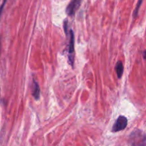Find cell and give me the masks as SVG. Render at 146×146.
<instances>
[{"label":"cell","mask_w":146,"mask_h":146,"mask_svg":"<svg viewBox=\"0 0 146 146\" xmlns=\"http://www.w3.org/2000/svg\"><path fill=\"white\" fill-rule=\"evenodd\" d=\"M0 49H1V41H0Z\"/></svg>","instance_id":"30bf717a"},{"label":"cell","mask_w":146,"mask_h":146,"mask_svg":"<svg viewBox=\"0 0 146 146\" xmlns=\"http://www.w3.org/2000/svg\"><path fill=\"white\" fill-rule=\"evenodd\" d=\"M33 84H34V89H33V96H34V99L38 100L40 98V87L38 86V83L35 81L33 80Z\"/></svg>","instance_id":"5b68a950"},{"label":"cell","mask_w":146,"mask_h":146,"mask_svg":"<svg viewBox=\"0 0 146 146\" xmlns=\"http://www.w3.org/2000/svg\"><path fill=\"white\" fill-rule=\"evenodd\" d=\"M143 56H144V58H146V51H145V52H144Z\"/></svg>","instance_id":"9c48e42d"},{"label":"cell","mask_w":146,"mask_h":146,"mask_svg":"<svg viewBox=\"0 0 146 146\" xmlns=\"http://www.w3.org/2000/svg\"><path fill=\"white\" fill-rule=\"evenodd\" d=\"M127 125H128V119L125 116L121 115L118 117L115 124L113 126L112 131L113 132H118V131H123L126 128Z\"/></svg>","instance_id":"7a4b0ae2"},{"label":"cell","mask_w":146,"mask_h":146,"mask_svg":"<svg viewBox=\"0 0 146 146\" xmlns=\"http://www.w3.org/2000/svg\"><path fill=\"white\" fill-rule=\"evenodd\" d=\"M142 1H143V0H139V1H138V4H137L136 7H135V11H134V13H133L134 18H135V17L138 16V11H139V9H140V7H141V4H142Z\"/></svg>","instance_id":"52a82bcc"},{"label":"cell","mask_w":146,"mask_h":146,"mask_svg":"<svg viewBox=\"0 0 146 146\" xmlns=\"http://www.w3.org/2000/svg\"><path fill=\"white\" fill-rule=\"evenodd\" d=\"M74 52V34L72 30H70V39L68 43V60L70 61V64L71 65H74V58L73 56V54Z\"/></svg>","instance_id":"277c9868"},{"label":"cell","mask_w":146,"mask_h":146,"mask_svg":"<svg viewBox=\"0 0 146 146\" xmlns=\"http://www.w3.org/2000/svg\"><path fill=\"white\" fill-rule=\"evenodd\" d=\"M6 2H7V0H4L2 4H1V7H0V17H1V13H2L3 9H4V5H5Z\"/></svg>","instance_id":"ba28073f"},{"label":"cell","mask_w":146,"mask_h":146,"mask_svg":"<svg viewBox=\"0 0 146 146\" xmlns=\"http://www.w3.org/2000/svg\"><path fill=\"white\" fill-rule=\"evenodd\" d=\"M128 142L131 146H146V133L135 129L130 134Z\"/></svg>","instance_id":"6da1fadb"},{"label":"cell","mask_w":146,"mask_h":146,"mask_svg":"<svg viewBox=\"0 0 146 146\" xmlns=\"http://www.w3.org/2000/svg\"><path fill=\"white\" fill-rule=\"evenodd\" d=\"M123 65L122 62L121 61H118L117 63L116 66H115V70H116L117 75H118V78H121L123 75Z\"/></svg>","instance_id":"8992f818"},{"label":"cell","mask_w":146,"mask_h":146,"mask_svg":"<svg viewBox=\"0 0 146 146\" xmlns=\"http://www.w3.org/2000/svg\"><path fill=\"white\" fill-rule=\"evenodd\" d=\"M81 1H82V0H71L69 4L67 6L66 9V14L68 16H71V17L74 16L80 7Z\"/></svg>","instance_id":"3957f363"}]
</instances>
